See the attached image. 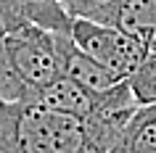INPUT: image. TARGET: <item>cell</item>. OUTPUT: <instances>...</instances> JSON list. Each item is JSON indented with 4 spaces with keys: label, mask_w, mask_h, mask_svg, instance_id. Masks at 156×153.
I'll return each instance as SVG.
<instances>
[{
    "label": "cell",
    "mask_w": 156,
    "mask_h": 153,
    "mask_svg": "<svg viewBox=\"0 0 156 153\" xmlns=\"http://www.w3.org/2000/svg\"><path fill=\"white\" fill-rule=\"evenodd\" d=\"M122 127L85 121L34 100L0 98V153H108Z\"/></svg>",
    "instance_id": "6da1fadb"
},
{
    "label": "cell",
    "mask_w": 156,
    "mask_h": 153,
    "mask_svg": "<svg viewBox=\"0 0 156 153\" xmlns=\"http://www.w3.org/2000/svg\"><path fill=\"white\" fill-rule=\"evenodd\" d=\"M132 90V98L138 100V106L156 103V58L148 56L143 64L138 66V71L127 79Z\"/></svg>",
    "instance_id": "52a82bcc"
},
{
    "label": "cell",
    "mask_w": 156,
    "mask_h": 153,
    "mask_svg": "<svg viewBox=\"0 0 156 153\" xmlns=\"http://www.w3.org/2000/svg\"><path fill=\"white\" fill-rule=\"evenodd\" d=\"M93 19L122 29L148 48L156 34V0H111Z\"/></svg>",
    "instance_id": "277c9868"
},
{
    "label": "cell",
    "mask_w": 156,
    "mask_h": 153,
    "mask_svg": "<svg viewBox=\"0 0 156 153\" xmlns=\"http://www.w3.org/2000/svg\"><path fill=\"white\" fill-rule=\"evenodd\" d=\"M3 32H5V16H3V11H0V98L16 100V87H13V79H11L5 58H3Z\"/></svg>",
    "instance_id": "ba28073f"
},
{
    "label": "cell",
    "mask_w": 156,
    "mask_h": 153,
    "mask_svg": "<svg viewBox=\"0 0 156 153\" xmlns=\"http://www.w3.org/2000/svg\"><path fill=\"white\" fill-rule=\"evenodd\" d=\"M148 56H154V58H156V34H154V40L148 42Z\"/></svg>",
    "instance_id": "30bf717a"
},
{
    "label": "cell",
    "mask_w": 156,
    "mask_h": 153,
    "mask_svg": "<svg viewBox=\"0 0 156 153\" xmlns=\"http://www.w3.org/2000/svg\"><path fill=\"white\" fill-rule=\"evenodd\" d=\"M16 3H56V0H16ZM61 3V0H58Z\"/></svg>",
    "instance_id": "8fae6325"
},
{
    "label": "cell",
    "mask_w": 156,
    "mask_h": 153,
    "mask_svg": "<svg viewBox=\"0 0 156 153\" xmlns=\"http://www.w3.org/2000/svg\"><path fill=\"white\" fill-rule=\"evenodd\" d=\"M108 153H156V103L132 111Z\"/></svg>",
    "instance_id": "8992f818"
},
{
    "label": "cell",
    "mask_w": 156,
    "mask_h": 153,
    "mask_svg": "<svg viewBox=\"0 0 156 153\" xmlns=\"http://www.w3.org/2000/svg\"><path fill=\"white\" fill-rule=\"evenodd\" d=\"M69 40L93 61H98L103 69H108L116 79H130L138 71V66L148 58V48L143 42H138L135 37L124 34L111 24H101L95 19L72 16Z\"/></svg>",
    "instance_id": "3957f363"
},
{
    "label": "cell",
    "mask_w": 156,
    "mask_h": 153,
    "mask_svg": "<svg viewBox=\"0 0 156 153\" xmlns=\"http://www.w3.org/2000/svg\"><path fill=\"white\" fill-rule=\"evenodd\" d=\"M53 37H56L58 74H64V77L80 82L82 87H90V90H108V87H114L116 82H124V79H116L114 74L108 69H103L98 61H93L87 53H82L69 40V34L53 32Z\"/></svg>",
    "instance_id": "5b68a950"
},
{
    "label": "cell",
    "mask_w": 156,
    "mask_h": 153,
    "mask_svg": "<svg viewBox=\"0 0 156 153\" xmlns=\"http://www.w3.org/2000/svg\"><path fill=\"white\" fill-rule=\"evenodd\" d=\"M106 3H111V0H61V5L69 11V16H85V19H93Z\"/></svg>",
    "instance_id": "9c48e42d"
},
{
    "label": "cell",
    "mask_w": 156,
    "mask_h": 153,
    "mask_svg": "<svg viewBox=\"0 0 156 153\" xmlns=\"http://www.w3.org/2000/svg\"><path fill=\"white\" fill-rule=\"evenodd\" d=\"M0 11L5 16L3 58L16 87V100H27L34 90L48 85L58 74L56 37L50 29L24 19L11 0H0Z\"/></svg>",
    "instance_id": "7a4b0ae2"
}]
</instances>
